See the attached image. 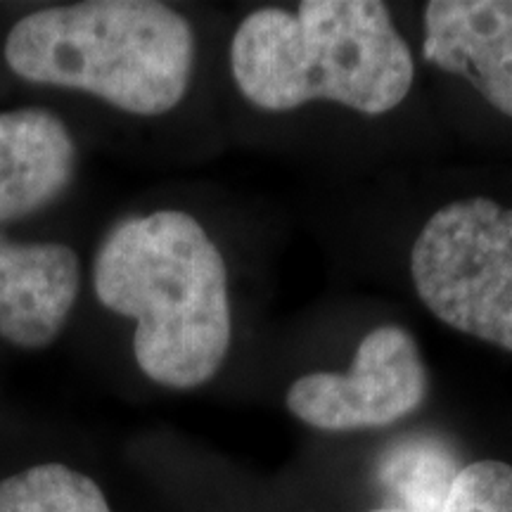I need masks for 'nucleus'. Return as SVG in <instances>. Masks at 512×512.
<instances>
[{
  "mask_svg": "<svg viewBox=\"0 0 512 512\" xmlns=\"http://www.w3.org/2000/svg\"><path fill=\"white\" fill-rule=\"evenodd\" d=\"M242 95L268 112L330 100L361 114L392 112L413 86V55L380 0H304L256 10L230 43Z\"/></svg>",
  "mask_w": 512,
  "mask_h": 512,
  "instance_id": "obj_2",
  "label": "nucleus"
},
{
  "mask_svg": "<svg viewBox=\"0 0 512 512\" xmlns=\"http://www.w3.org/2000/svg\"><path fill=\"white\" fill-rule=\"evenodd\" d=\"M195 55L188 19L155 0H86L29 12L3 48L22 81L91 93L136 117L181 105Z\"/></svg>",
  "mask_w": 512,
  "mask_h": 512,
  "instance_id": "obj_3",
  "label": "nucleus"
},
{
  "mask_svg": "<svg viewBox=\"0 0 512 512\" xmlns=\"http://www.w3.org/2000/svg\"><path fill=\"white\" fill-rule=\"evenodd\" d=\"M456 458L437 439H401L384 453L377 477L403 512H437L451 494L458 472Z\"/></svg>",
  "mask_w": 512,
  "mask_h": 512,
  "instance_id": "obj_9",
  "label": "nucleus"
},
{
  "mask_svg": "<svg viewBox=\"0 0 512 512\" xmlns=\"http://www.w3.org/2000/svg\"><path fill=\"white\" fill-rule=\"evenodd\" d=\"M370 512H403L380 508ZM437 512H512V465L479 460L463 467Z\"/></svg>",
  "mask_w": 512,
  "mask_h": 512,
  "instance_id": "obj_11",
  "label": "nucleus"
},
{
  "mask_svg": "<svg viewBox=\"0 0 512 512\" xmlns=\"http://www.w3.org/2000/svg\"><path fill=\"white\" fill-rule=\"evenodd\" d=\"M422 55L463 74L491 107L512 119V0H432Z\"/></svg>",
  "mask_w": 512,
  "mask_h": 512,
  "instance_id": "obj_7",
  "label": "nucleus"
},
{
  "mask_svg": "<svg viewBox=\"0 0 512 512\" xmlns=\"http://www.w3.org/2000/svg\"><path fill=\"white\" fill-rule=\"evenodd\" d=\"M76 143L57 114L41 107L0 112V223L38 214L69 188Z\"/></svg>",
  "mask_w": 512,
  "mask_h": 512,
  "instance_id": "obj_8",
  "label": "nucleus"
},
{
  "mask_svg": "<svg viewBox=\"0 0 512 512\" xmlns=\"http://www.w3.org/2000/svg\"><path fill=\"white\" fill-rule=\"evenodd\" d=\"M98 302L136 320L133 356L152 382L195 389L226 361V261L195 216L155 211L114 226L93 259Z\"/></svg>",
  "mask_w": 512,
  "mask_h": 512,
  "instance_id": "obj_1",
  "label": "nucleus"
},
{
  "mask_svg": "<svg viewBox=\"0 0 512 512\" xmlns=\"http://www.w3.org/2000/svg\"><path fill=\"white\" fill-rule=\"evenodd\" d=\"M427 396L418 342L399 325H382L358 344L349 373H309L287 389L294 418L325 432L375 430L411 415Z\"/></svg>",
  "mask_w": 512,
  "mask_h": 512,
  "instance_id": "obj_5",
  "label": "nucleus"
},
{
  "mask_svg": "<svg viewBox=\"0 0 512 512\" xmlns=\"http://www.w3.org/2000/svg\"><path fill=\"white\" fill-rule=\"evenodd\" d=\"M81 290L79 254L62 242H10L0 235V337L43 349L60 335Z\"/></svg>",
  "mask_w": 512,
  "mask_h": 512,
  "instance_id": "obj_6",
  "label": "nucleus"
},
{
  "mask_svg": "<svg viewBox=\"0 0 512 512\" xmlns=\"http://www.w3.org/2000/svg\"><path fill=\"white\" fill-rule=\"evenodd\" d=\"M0 512H112L91 477L43 463L0 479Z\"/></svg>",
  "mask_w": 512,
  "mask_h": 512,
  "instance_id": "obj_10",
  "label": "nucleus"
},
{
  "mask_svg": "<svg viewBox=\"0 0 512 512\" xmlns=\"http://www.w3.org/2000/svg\"><path fill=\"white\" fill-rule=\"evenodd\" d=\"M411 273L448 328L512 354V209L486 197L441 207L415 240Z\"/></svg>",
  "mask_w": 512,
  "mask_h": 512,
  "instance_id": "obj_4",
  "label": "nucleus"
}]
</instances>
